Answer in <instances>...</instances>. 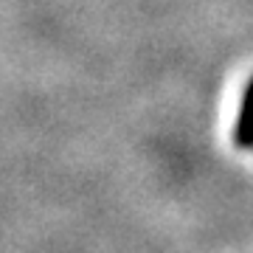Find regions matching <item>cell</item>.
<instances>
[{"instance_id":"obj_1","label":"cell","mask_w":253,"mask_h":253,"mask_svg":"<svg viewBox=\"0 0 253 253\" xmlns=\"http://www.w3.org/2000/svg\"><path fill=\"white\" fill-rule=\"evenodd\" d=\"M234 138L239 146H253V82L248 84L242 99V107H239V118H236V129Z\"/></svg>"}]
</instances>
